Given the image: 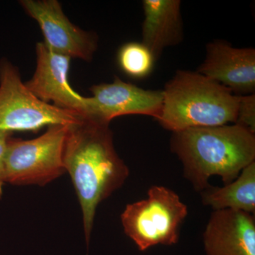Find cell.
I'll list each match as a JSON object with an SVG mask.
<instances>
[{"mask_svg":"<svg viewBox=\"0 0 255 255\" xmlns=\"http://www.w3.org/2000/svg\"><path fill=\"white\" fill-rule=\"evenodd\" d=\"M63 159L78 196L88 246L97 208L124 185L130 172L114 147L110 124L90 119L69 126Z\"/></svg>","mask_w":255,"mask_h":255,"instance_id":"obj_1","label":"cell"},{"mask_svg":"<svg viewBox=\"0 0 255 255\" xmlns=\"http://www.w3.org/2000/svg\"><path fill=\"white\" fill-rule=\"evenodd\" d=\"M170 147L182 162L184 177L199 192L211 186L212 176L229 184L255 162V134L236 124L173 132Z\"/></svg>","mask_w":255,"mask_h":255,"instance_id":"obj_2","label":"cell"},{"mask_svg":"<svg viewBox=\"0 0 255 255\" xmlns=\"http://www.w3.org/2000/svg\"><path fill=\"white\" fill-rule=\"evenodd\" d=\"M162 92L157 120L172 132L236 123L238 96L197 71L178 70Z\"/></svg>","mask_w":255,"mask_h":255,"instance_id":"obj_3","label":"cell"},{"mask_svg":"<svg viewBox=\"0 0 255 255\" xmlns=\"http://www.w3.org/2000/svg\"><path fill=\"white\" fill-rule=\"evenodd\" d=\"M187 215V206L174 191L152 186L147 198L126 206L121 221L125 234L138 251L145 252L159 245L177 244Z\"/></svg>","mask_w":255,"mask_h":255,"instance_id":"obj_4","label":"cell"},{"mask_svg":"<svg viewBox=\"0 0 255 255\" xmlns=\"http://www.w3.org/2000/svg\"><path fill=\"white\" fill-rule=\"evenodd\" d=\"M69 126H50L31 140L10 137L5 155V183L42 187L66 173L63 157Z\"/></svg>","mask_w":255,"mask_h":255,"instance_id":"obj_5","label":"cell"},{"mask_svg":"<svg viewBox=\"0 0 255 255\" xmlns=\"http://www.w3.org/2000/svg\"><path fill=\"white\" fill-rule=\"evenodd\" d=\"M81 116L45 103L21 80L18 69L0 60V132H38L44 127L78 123Z\"/></svg>","mask_w":255,"mask_h":255,"instance_id":"obj_6","label":"cell"},{"mask_svg":"<svg viewBox=\"0 0 255 255\" xmlns=\"http://www.w3.org/2000/svg\"><path fill=\"white\" fill-rule=\"evenodd\" d=\"M20 4L39 25L44 43L50 49L75 58L91 61L98 47V38L84 31L67 17L57 0H21Z\"/></svg>","mask_w":255,"mask_h":255,"instance_id":"obj_7","label":"cell"},{"mask_svg":"<svg viewBox=\"0 0 255 255\" xmlns=\"http://www.w3.org/2000/svg\"><path fill=\"white\" fill-rule=\"evenodd\" d=\"M88 97L85 118L110 124L125 115H145L158 118L163 103L162 90H144L115 76L111 83L94 85Z\"/></svg>","mask_w":255,"mask_h":255,"instance_id":"obj_8","label":"cell"},{"mask_svg":"<svg viewBox=\"0 0 255 255\" xmlns=\"http://www.w3.org/2000/svg\"><path fill=\"white\" fill-rule=\"evenodd\" d=\"M36 68L31 80L25 82L38 100L85 118L88 97H82L70 86L68 73L71 58L56 53L39 42L36 46Z\"/></svg>","mask_w":255,"mask_h":255,"instance_id":"obj_9","label":"cell"},{"mask_svg":"<svg viewBox=\"0 0 255 255\" xmlns=\"http://www.w3.org/2000/svg\"><path fill=\"white\" fill-rule=\"evenodd\" d=\"M198 73L227 87L237 96L255 91V50L235 48L228 42L215 41L206 46V58Z\"/></svg>","mask_w":255,"mask_h":255,"instance_id":"obj_10","label":"cell"},{"mask_svg":"<svg viewBox=\"0 0 255 255\" xmlns=\"http://www.w3.org/2000/svg\"><path fill=\"white\" fill-rule=\"evenodd\" d=\"M206 255H255V215L214 211L203 234Z\"/></svg>","mask_w":255,"mask_h":255,"instance_id":"obj_11","label":"cell"},{"mask_svg":"<svg viewBox=\"0 0 255 255\" xmlns=\"http://www.w3.org/2000/svg\"><path fill=\"white\" fill-rule=\"evenodd\" d=\"M142 43L155 59L167 47L175 46L184 37L179 0H144Z\"/></svg>","mask_w":255,"mask_h":255,"instance_id":"obj_12","label":"cell"},{"mask_svg":"<svg viewBox=\"0 0 255 255\" xmlns=\"http://www.w3.org/2000/svg\"><path fill=\"white\" fill-rule=\"evenodd\" d=\"M201 200L214 211L232 209L255 214V162H252L232 182L223 187L210 186L201 192Z\"/></svg>","mask_w":255,"mask_h":255,"instance_id":"obj_13","label":"cell"},{"mask_svg":"<svg viewBox=\"0 0 255 255\" xmlns=\"http://www.w3.org/2000/svg\"><path fill=\"white\" fill-rule=\"evenodd\" d=\"M155 58L142 42H128L121 46L117 63L122 71L134 79L145 78L153 70Z\"/></svg>","mask_w":255,"mask_h":255,"instance_id":"obj_14","label":"cell"},{"mask_svg":"<svg viewBox=\"0 0 255 255\" xmlns=\"http://www.w3.org/2000/svg\"><path fill=\"white\" fill-rule=\"evenodd\" d=\"M236 125L255 134V94L238 96Z\"/></svg>","mask_w":255,"mask_h":255,"instance_id":"obj_15","label":"cell"},{"mask_svg":"<svg viewBox=\"0 0 255 255\" xmlns=\"http://www.w3.org/2000/svg\"><path fill=\"white\" fill-rule=\"evenodd\" d=\"M11 134L0 132V198L2 197L3 189L5 184L4 160L7 142Z\"/></svg>","mask_w":255,"mask_h":255,"instance_id":"obj_16","label":"cell"}]
</instances>
